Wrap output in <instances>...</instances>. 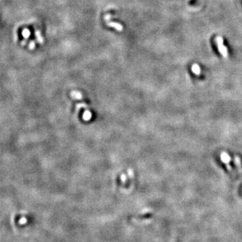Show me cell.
<instances>
[{"instance_id":"cell-1","label":"cell","mask_w":242,"mask_h":242,"mask_svg":"<svg viewBox=\"0 0 242 242\" xmlns=\"http://www.w3.org/2000/svg\"><path fill=\"white\" fill-rule=\"evenodd\" d=\"M216 45H217V47L219 49V52L221 53L223 57H224L225 58H227L228 57L227 50V48L224 46L223 40L222 37L221 36L216 37Z\"/></svg>"},{"instance_id":"cell-2","label":"cell","mask_w":242,"mask_h":242,"mask_svg":"<svg viewBox=\"0 0 242 242\" xmlns=\"http://www.w3.org/2000/svg\"><path fill=\"white\" fill-rule=\"evenodd\" d=\"M221 159L222 161L225 164L227 165V170L229 171V172H230V173L233 175V176H234L233 170L231 167V165H229V161H231V157H230V156H229V154L225 151L222 152L221 154Z\"/></svg>"},{"instance_id":"cell-3","label":"cell","mask_w":242,"mask_h":242,"mask_svg":"<svg viewBox=\"0 0 242 242\" xmlns=\"http://www.w3.org/2000/svg\"><path fill=\"white\" fill-rule=\"evenodd\" d=\"M107 25L110 27L115 28L118 31H123V26L120 23L114 22H107Z\"/></svg>"},{"instance_id":"cell-4","label":"cell","mask_w":242,"mask_h":242,"mask_svg":"<svg viewBox=\"0 0 242 242\" xmlns=\"http://www.w3.org/2000/svg\"><path fill=\"white\" fill-rule=\"evenodd\" d=\"M235 164L236 166L237 167V169H238L239 172L240 173L241 175H242V166L241 164V159L239 156H235Z\"/></svg>"},{"instance_id":"cell-5","label":"cell","mask_w":242,"mask_h":242,"mask_svg":"<svg viewBox=\"0 0 242 242\" xmlns=\"http://www.w3.org/2000/svg\"><path fill=\"white\" fill-rule=\"evenodd\" d=\"M35 35H36V37L37 41H38L40 44H43L44 39H43V36H42V35H41L40 31L39 30H36L35 31Z\"/></svg>"},{"instance_id":"cell-6","label":"cell","mask_w":242,"mask_h":242,"mask_svg":"<svg viewBox=\"0 0 242 242\" xmlns=\"http://www.w3.org/2000/svg\"><path fill=\"white\" fill-rule=\"evenodd\" d=\"M192 71H193V72L195 75H197V76L201 74V67L197 63L193 64V66H192Z\"/></svg>"},{"instance_id":"cell-7","label":"cell","mask_w":242,"mask_h":242,"mask_svg":"<svg viewBox=\"0 0 242 242\" xmlns=\"http://www.w3.org/2000/svg\"><path fill=\"white\" fill-rule=\"evenodd\" d=\"M22 36L24 38L26 39H28L29 38V36H30V31L28 30V29L25 28L22 31Z\"/></svg>"},{"instance_id":"cell-8","label":"cell","mask_w":242,"mask_h":242,"mask_svg":"<svg viewBox=\"0 0 242 242\" xmlns=\"http://www.w3.org/2000/svg\"><path fill=\"white\" fill-rule=\"evenodd\" d=\"M29 48H30V50H33L35 49V43L34 41H31L30 44H29Z\"/></svg>"},{"instance_id":"cell-9","label":"cell","mask_w":242,"mask_h":242,"mask_svg":"<svg viewBox=\"0 0 242 242\" xmlns=\"http://www.w3.org/2000/svg\"><path fill=\"white\" fill-rule=\"evenodd\" d=\"M111 18V16H110V15H106L105 16V17H104V19H105V20H109V19H110Z\"/></svg>"},{"instance_id":"cell-10","label":"cell","mask_w":242,"mask_h":242,"mask_svg":"<svg viewBox=\"0 0 242 242\" xmlns=\"http://www.w3.org/2000/svg\"><path fill=\"white\" fill-rule=\"evenodd\" d=\"M21 44H22V45H25V44H26V40H24V41H22V43H21Z\"/></svg>"}]
</instances>
